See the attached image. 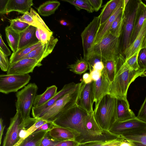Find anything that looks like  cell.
Instances as JSON below:
<instances>
[{"label":"cell","instance_id":"obj_53","mask_svg":"<svg viewBox=\"0 0 146 146\" xmlns=\"http://www.w3.org/2000/svg\"><path fill=\"white\" fill-rule=\"evenodd\" d=\"M5 126L3 125V119L1 118L0 119V145L2 142V137L3 134V131L5 128Z\"/></svg>","mask_w":146,"mask_h":146},{"label":"cell","instance_id":"obj_37","mask_svg":"<svg viewBox=\"0 0 146 146\" xmlns=\"http://www.w3.org/2000/svg\"><path fill=\"white\" fill-rule=\"evenodd\" d=\"M30 13L35 20L37 28L46 31H51L38 14L33 8H31Z\"/></svg>","mask_w":146,"mask_h":146},{"label":"cell","instance_id":"obj_50","mask_svg":"<svg viewBox=\"0 0 146 146\" xmlns=\"http://www.w3.org/2000/svg\"><path fill=\"white\" fill-rule=\"evenodd\" d=\"M93 81H95L98 80L102 75V72L100 71L92 70L90 73Z\"/></svg>","mask_w":146,"mask_h":146},{"label":"cell","instance_id":"obj_36","mask_svg":"<svg viewBox=\"0 0 146 146\" xmlns=\"http://www.w3.org/2000/svg\"><path fill=\"white\" fill-rule=\"evenodd\" d=\"M10 26L15 31L21 33L25 30L30 25L21 21L18 17L10 20Z\"/></svg>","mask_w":146,"mask_h":146},{"label":"cell","instance_id":"obj_32","mask_svg":"<svg viewBox=\"0 0 146 146\" xmlns=\"http://www.w3.org/2000/svg\"><path fill=\"white\" fill-rule=\"evenodd\" d=\"M103 62L104 66V70L111 83L113 81L118 71L117 58L114 59L104 60Z\"/></svg>","mask_w":146,"mask_h":146},{"label":"cell","instance_id":"obj_40","mask_svg":"<svg viewBox=\"0 0 146 146\" xmlns=\"http://www.w3.org/2000/svg\"><path fill=\"white\" fill-rule=\"evenodd\" d=\"M10 63L8 57L0 50V67L1 70L4 72L8 71Z\"/></svg>","mask_w":146,"mask_h":146},{"label":"cell","instance_id":"obj_43","mask_svg":"<svg viewBox=\"0 0 146 146\" xmlns=\"http://www.w3.org/2000/svg\"><path fill=\"white\" fill-rule=\"evenodd\" d=\"M136 117L139 119L146 123V96Z\"/></svg>","mask_w":146,"mask_h":146},{"label":"cell","instance_id":"obj_54","mask_svg":"<svg viewBox=\"0 0 146 146\" xmlns=\"http://www.w3.org/2000/svg\"><path fill=\"white\" fill-rule=\"evenodd\" d=\"M8 0H0V10L1 14H4V10L6 4Z\"/></svg>","mask_w":146,"mask_h":146},{"label":"cell","instance_id":"obj_41","mask_svg":"<svg viewBox=\"0 0 146 146\" xmlns=\"http://www.w3.org/2000/svg\"><path fill=\"white\" fill-rule=\"evenodd\" d=\"M137 59L139 68L146 70V48H142L140 49Z\"/></svg>","mask_w":146,"mask_h":146},{"label":"cell","instance_id":"obj_42","mask_svg":"<svg viewBox=\"0 0 146 146\" xmlns=\"http://www.w3.org/2000/svg\"><path fill=\"white\" fill-rule=\"evenodd\" d=\"M19 19L21 21L37 28L34 18L29 12L25 13L23 15L20 17Z\"/></svg>","mask_w":146,"mask_h":146},{"label":"cell","instance_id":"obj_59","mask_svg":"<svg viewBox=\"0 0 146 146\" xmlns=\"http://www.w3.org/2000/svg\"><path fill=\"white\" fill-rule=\"evenodd\" d=\"M141 77H146V71H145L144 72H143L141 75Z\"/></svg>","mask_w":146,"mask_h":146},{"label":"cell","instance_id":"obj_60","mask_svg":"<svg viewBox=\"0 0 146 146\" xmlns=\"http://www.w3.org/2000/svg\"><path fill=\"white\" fill-rule=\"evenodd\" d=\"M144 135H146V133H145V134H144Z\"/></svg>","mask_w":146,"mask_h":146},{"label":"cell","instance_id":"obj_39","mask_svg":"<svg viewBox=\"0 0 146 146\" xmlns=\"http://www.w3.org/2000/svg\"><path fill=\"white\" fill-rule=\"evenodd\" d=\"M139 50L135 53L127 60L125 62L128 66L132 69L137 70L139 68L138 62V56Z\"/></svg>","mask_w":146,"mask_h":146},{"label":"cell","instance_id":"obj_31","mask_svg":"<svg viewBox=\"0 0 146 146\" xmlns=\"http://www.w3.org/2000/svg\"><path fill=\"white\" fill-rule=\"evenodd\" d=\"M47 131L33 133L23 140L17 146H40L42 139Z\"/></svg>","mask_w":146,"mask_h":146},{"label":"cell","instance_id":"obj_55","mask_svg":"<svg viewBox=\"0 0 146 146\" xmlns=\"http://www.w3.org/2000/svg\"><path fill=\"white\" fill-rule=\"evenodd\" d=\"M130 141L131 142L132 146H146V145L139 142Z\"/></svg>","mask_w":146,"mask_h":146},{"label":"cell","instance_id":"obj_26","mask_svg":"<svg viewBox=\"0 0 146 146\" xmlns=\"http://www.w3.org/2000/svg\"><path fill=\"white\" fill-rule=\"evenodd\" d=\"M121 0H111L103 6L100 16V26L104 23L112 15Z\"/></svg>","mask_w":146,"mask_h":146},{"label":"cell","instance_id":"obj_49","mask_svg":"<svg viewBox=\"0 0 146 146\" xmlns=\"http://www.w3.org/2000/svg\"><path fill=\"white\" fill-rule=\"evenodd\" d=\"M104 68L103 60H101L96 62L94 64L92 67V70H95L102 72Z\"/></svg>","mask_w":146,"mask_h":146},{"label":"cell","instance_id":"obj_13","mask_svg":"<svg viewBox=\"0 0 146 146\" xmlns=\"http://www.w3.org/2000/svg\"><path fill=\"white\" fill-rule=\"evenodd\" d=\"M77 84L72 82L64 86L62 89L52 99L44 105L38 107H33L32 114L34 118L40 119L60 98L70 92L76 86Z\"/></svg>","mask_w":146,"mask_h":146},{"label":"cell","instance_id":"obj_19","mask_svg":"<svg viewBox=\"0 0 146 146\" xmlns=\"http://www.w3.org/2000/svg\"><path fill=\"white\" fill-rule=\"evenodd\" d=\"M110 84L103 70L100 78L94 81V102L95 103V106L104 96L108 94Z\"/></svg>","mask_w":146,"mask_h":146},{"label":"cell","instance_id":"obj_11","mask_svg":"<svg viewBox=\"0 0 146 146\" xmlns=\"http://www.w3.org/2000/svg\"><path fill=\"white\" fill-rule=\"evenodd\" d=\"M23 120L20 113L17 111L15 115L10 119L4 139L3 146H16L19 140V133L23 127Z\"/></svg>","mask_w":146,"mask_h":146},{"label":"cell","instance_id":"obj_29","mask_svg":"<svg viewBox=\"0 0 146 146\" xmlns=\"http://www.w3.org/2000/svg\"><path fill=\"white\" fill-rule=\"evenodd\" d=\"M60 5V2L57 0L47 1L39 6L38 11L42 16H48L54 14Z\"/></svg>","mask_w":146,"mask_h":146},{"label":"cell","instance_id":"obj_52","mask_svg":"<svg viewBox=\"0 0 146 146\" xmlns=\"http://www.w3.org/2000/svg\"><path fill=\"white\" fill-rule=\"evenodd\" d=\"M123 139L121 142L119 146H132L131 142L123 137Z\"/></svg>","mask_w":146,"mask_h":146},{"label":"cell","instance_id":"obj_27","mask_svg":"<svg viewBox=\"0 0 146 146\" xmlns=\"http://www.w3.org/2000/svg\"><path fill=\"white\" fill-rule=\"evenodd\" d=\"M5 31L8 44L13 52L15 53L18 49L20 33L14 31L10 26L5 28Z\"/></svg>","mask_w":146,"mask_h":146},{"label":"cell","instance_id":"obj_7","mask_svg":"<svg viewBox=\"0 0 146 146\" xmlns=\"http://www.w3.org/2000/svg\"><path fill=\"white\" fill-rule=\"evenodd\" d=\"M138 0H129L123 11L122 38L120 46L122 54L129 45L131 36L133 30Z\"/></svg>","mask_w":146,"mask_h":146},{"label":"cell","instance_id":"obj_57","mask_svg":"<svg viewBox=\"0 0 146 146\" xmlns=\"http://www.w3.org/2000/svg\"><path fill=\"white\" fill-rule=\"evenodd\" d=\"M146 48V32L143 42L141 48Z\"/></svg>","mask_w":146,"mask_h":146},{"label":"cell","instance_id":"obj_46","mask_svg":"<svg viewBox=\"0 0 146 146\" xmlns=\"http://www.w3.org/2000/svg\"><path fill=\"white\" fill-rule=\"evenodd\" d=\"M94 11L97 12L101 7L103 1L102 0H88Z\"/></svg>","mask_w":146,"mask_h":146},{"label":"cell","instance_id":"obj_35","mask_svg":"<svg viewBox=\"0 0 146 146\" xmlns=\"http://www.w3.org/2000/svg\"><path fill=\"white\" fill-rule=\"evenodd\" d=\"M74 6L78 10L83 9L86 10L89 13H92L94 10L89 3L88 0H62Z\"/></svg>","mask_w":146,"mask_h":146},{"label":"cell","instance_id":"obj_15","mask_svg":"<svg viewBox=\"0 0 146 146\" xmlns=\"http://www.w3.org/2000/svg\"><path fill=\"white\" fill-rule=\"evenodd\" d=\"M58 39L52 36L46 43L36 48L21 59L33 58L41 63L42 60L50 54L58 42Z\"/></svg>","mask_w":146,"mask_h":146},{"label":"cell","instance_id":"obj_24","mask_svg":"<svg viewBox=\"0 0 146 146\" xmlns=\"http://www.w3.org/2000/svg\"><path fill=\"white\" fill-rule=\"evenodd\" d=\"M36 28L30 25L25 30L20 33V37L18 50L40 42L36 35Z\"/></svg>","mask_w":146,"mask_h":146},{"label":"cell","instance_id":"obj_2","mask_svg":"<svg viewBox=\"0 0 146 146\" xmlns=\"http://www.w3.org/2000/svg\"><path fill=\"white\" fill-rule=\"evenodd\" d=\"M88 114L76 104L61 113L53 123L56 126L71 129L79 133L80 143L94 141L85 128V121Z\"/></svg>","mask_w":146,"mask_h":146},{"label":"cell","instance_id":"obj_9","mask_svg":"<svg viewBox=\"0 0 146 146\" xmlns=\"http://www.w3.org/2000/svg\"><path fill=\"white\" fill-rule=\"evenodd\" d=\"M31 76L29 74L23 75H0V92L5 94L18 92L29 82Z\"/></svg>","mask_w":146,"mask_h":146},{"label":"cell","instance_id":"obj_34","mask_svg":"<svg viewBox=\"0 0 146 146\" xmlns=\"http://www.w3.org/2000/svg\"><path fill=\"white\" fill-rule=\"evenodd\" d=\"M123 11L116 17L112 23L108 31L118 38L121 36L123 26Z\"/></svg>","mask_w":146,"mask_h":146},{"label":"cell","instance_id":"obj_28","mask_svg":"<svg viewBox=\"0 0 146 146\" xmlns=\"http://www.w3.org/2000/svg\"><path fill=\"white\" fill-rule=\"evenodd\" d=\"M41 42L18 50L15 53H13L9 59L10 64H12L21 60L33 50L42 44Z\"/></svg>","mask_w":146,"mask_h":146},{"label":"cell","instance_id":"obj_6","mask_svg":"<svg viewBox=\"0 0 146 146\" xmlns=\"http://www.w3.org/2000/svg\"><path fill=\"white\" fill-rule=\"evenodd\" d=\"M38 89L35 83H30L16 94V111L20 113L24 121L31 117L30 111L33 106Z\"/></svg>","mask_w":146,"mask_h":146},{"label":"cell","instance_id":"obj_58","mask_svg":"<svg viewBox=\"0 0 146 146\" xmlns=\"http://www.w3.org/2000/svg\"><path fill=\"white\" fill-rule=\"evenodd\" d=\"M60 23L61 24L64 26H68L69 25L68 23L64 20H61Z\"/></svg>","mask_w":146,"mask_h":146},{"label":"cell","instance_id":"obj_20","mask_svg":"<svg viewBox=\"0 0 146 146\" xmlns=\"http://www.w3.org/2000/svg\"><path fill=\"white\" fill-rule=\"evenodd\" d=\"M116 120L123 121L136 117L133 111L130 109L127 99H116Z\"/></svg>","mask_w":146,"mask_h":146},{"label":"cell","instance_id":"obj_18","mask_svg":"<svg viewBox=\"0 0 146 146\" xmlns=\"http://www.w3.org/2000/svg\"><path fill=\"white\" fill-rule=\"evenodd\" d=\"M85 127L88 134L93 141L106 140L103 137L107 132L99 125L95 119L94 113H88L86 119Z\"/></svg>","mask_w":146,"mask_h":146},{"label":"cell","instance_id":"obj_16","mask_svg":"<svg viewBox=\"0 0 146 146\" xmlns=\"http://www.w3.org/2000/svg\"><path fill=\"white\" fill-rule=\"evenodd\" d=\"M50 135L54 139L60 141L75 140L80 143V134L73 129L55 125L49 131Z\"/></svg>","mask_w":146,"mask_h":146},{"label":"cell","instance_id":"obj_51","mask_svg":"<svg viewBox=\"0 0 146 146\" xmlns=\"http://www.w3.org/2000/svg\"><path fill=\"white\" fill-rule=\"evenodd\" d=\"M82 81L85 84L90 83L93 81L90 74L88 73L84 74Z\"/></svg>","mask_w":146,"mask_h":146},{"label":"cell","instance_id":"obj_30","mask_svg":"<svg viewBox=\"0 0 146 146\" xmlns=\"http://www.w3.org/2000/svg\"><path fill=\"white\" fill-rule=\"evenodd\" d=\"M123 137L120 136L109 140L88 141L80 143L77 146H119Z\"/></svg>","mask_w":146,"mask_h":146},{"label":"cell","instance_id":"obj_4","mask_svg":"<svg viewBox=\"0 0 146 146\" xmlns=\"http://www.w3.org/2000/svg\"><path fill=\"white\" fill-rule=\"evenodd\" d=\"M82 84L77 83L74 89L59 98L40 119L53 122L63 112L76 105Z\"/></svg>","mask_w":146,"mask_h":146},{"label":"cell","instance_id":"obj_47","mask_svg":"<svg viewBox=\"0 0 146 146\" xmlns=\"http://www.w3.org/2000/svg\"><path fill=\"white\" fill-rule=\"evenodd\" d=\"M0 50L7 56L11 54V52L4 42L1 34H0Z\"/></svg>","mask_w":146,"mask_h":146},{"label":"cell","instance_id":"obj_1","mask_svg":"<svg viewBox=\"0 0 146 146\" xmlns=\"http://www.w3.org/2000/svg\"><path fill=\"white\" fill-rule=\"evenodd\" d=\"M119 68L113 81L110 83L108 94L116 99H127V93L131 84L146 70L139 68L137 70L131 69L123 56Z\"/></svg>","mask_w":146,"mask_h":146},{"label":"cell","instance_id":"obj_3","mask_svg":"<svg viewBox=\"0 0 146 146\" xmlns=\"http://www.w3.org/2000/svg\"><path fill=\"white\" fill-rule=\"evenodd\" d=\"M116 98L107 94L100 100L94 110L97 123L107 133H109V130L116 120Z\"/></svg>","mask_w":146,"mask_h":146},{"label":"cell","instance_id":"obj_5","mask_svg":"<svg viewBox=\"0 0 146 146\" xmlns=\"http://www.w3.org/2000/svg\"><path fill=\"white\" fill-rule=\"evenodd\" d=\"M120 53V38L115 36L108 31L94 45L92 54L100 57L104 61L115 59Z\"/></svg>","mask_w":146,"mask_h":146},{"label":"cell","instance_id":"obj_38","mask_svg":"<svg viewBox=\"0 0 146 146\" xmlns=\"http://www.w3.org/2000/svg\"><path fill=\"white\" fill-rule=\"evenodd\" d=\"M62 141L56 140L50 135L49 131H47L41 141L40 146H54L60 142Z\"/></svg>","mask_w":146,"mask_h":146},{"label":"cell","instance_id":"obj_10","mask_svg":"<svg viewBox=\"0 0 146 146\" xmlns=\"http://www.w3.org/2000/svg\"><path fill=\"white\" fill-rule=\"evenodd\" d=\"M100 16L95 17L81 33L83 58L87 61L92 52L94 42L100 26Z\"/></svg>","mask_w":146,"mask_h":146},{"label":"cell","instance_id":"obj_23","mask_svg":"<svg viewBox=\"0 0 146 146\" xmlns=\"http://www.w3.org/2000/svg\"><path fill=\"white\" fill-rule=\"evenodd\" d=\"M146 32V19L138 35L133 42L124 51L122 54L126 60L141 49Z\"/></svg>","mask_w":146,"mask_h":146},{"label":"cell","instance_id":"obj_48","mask_svg":"<svg viewBox=\"0 0 146 146\" xmlns=\"http://www.w3.org/2000/svg\"><path fill=\"white\" fill-rule=\"evenodd\" d=\"M79 143L74 140L62 141L54 146H77Z\"/></svg>","mask_w":146,"mask_h":146},{"label":"cell","instance_id":"obj_14","mask_svg":"<svg viewBox=\"0 0 146 146\" xmlns=\"http://www.w3.org/2000/svg\"><path fill=\"white\" fill-rule=\"evenodd\" d=\"M42 65L35 59L26 58L10 64L7 71L8 75H23L32 72L35 68Z\"/></svg>","mask_w":146,"mask_h":146},{"label":"cell","instance_id":"obj_33","mask_svg":"<svg viewBox=\"0 0 146 146\" xmlns=\"http://www.w3.org/2000/svg\"><path fill=\"white\" fill-rule=\"evenodd\" d=\"M67 68L74 73L81 75L89 69V65L87 61L81 57L74 63L69 65Z\"/></svg>","mask_w":146,"mask_h":146},{"label":"cell","instance_id":"obj_17","mask_svg":"<svg viewBox=\"0 0 146 146\" xmlns=\"http://www.w3.org/2000/svg\"><path fill=\"white\" fill-rule=\"evenodd\" d=\"M146 19V5L141 0H138L134 26L131 36L129 46L136 39Z\"/></svg>","mask_w":146,"mask_h":146},{"label":"cell","instance_id":"obj_25","mask_svg":"<svg viewBox=\"0 0 146 146\" xmlns=\"http://www.w3.org/2000/svg\"><path fill=\"white\" fill-rule=\"evenodd\" d=\"M57 87L55 85L47 87L42 94L36 95L35 98L33 107H38L47 103L57 93Z\"/></svg>","mask_w":146,"mask_h":146},{"label":"cell","instance_id":"obj_21","mask_svg":"<svg viewBox=\"0 0 146 146\" xmlns=\"http://www.w3.org/2000/svg\"><path fill=\"white\" fill-rule=\"evenodd\" d=\"M32 0H8L6 4L4 14L17 11L24 14L30 11L33 5Z\"/></svg>","mask_w":146,"mask_h":146},{"label":"cell","instance_id":"obj_44","mask_svg":"<svg viewBox=\"0 0 146 146\" xmlns=\"http://www.w3.org/2000/svg\"><path fill=\"white\" fill-rule=\"evenodd\" d=\"M38 28L40 35L41 42L43 44L46 43L53 36V32L52 31H46Z\"/></svg>","mask_w":146,"mask_h":146},{"label":"cell","instance_id":"obj_22","mask_svg":"<svg viewBox=\"0 0 146 146\" xmlns=\"http://www.w3.org/2000/svg\"><path fill=\"white\" fill-rule=\"evenodd\" d=\"M123 0H121L112 15L102 25L99 26L94 42V45L99 42L108 32L113 21L123 11Z\"/></svg>","mask_w":146,"mask_h":146},{"label":"cell","instance_id":"obj_56","mask_svg":"<svg viewBox=\"0 0 146 146\" xmlns=\"http://www.w3.org/2000/svg\"><path fill=\"white\" fill-rule=\"evenodd\" d=\"M36 35L39 41L41 42L40 35L39 30L38 28H37L36 29Z\"/></svg>","mask_w":146,"mask_h":146},{"label":"cell","instance_id":"obj_45","mask_svg":"<svg viewBox=\"0 0 146 146\" xmlns=\"http://www.w3.org/2000/svg\"><path fill=\"white\" fill-rule=\"evenodd\" d=\"M55 125L53 122L48 121L38 128L33 133L41 131H48L53 129Z\"/></svg>","mask_w":146,"mask_h":146},{"label":"cell","instance_id":"obj_8","mask_svg":"<svg viewBox=\"0 0 146 146\" xmlns=\"http://www.w3.org/2000/svg\"><path fill=\"white\" fill-rule=\"evenodd\" d=\"M146 123L136 118L123 121H116L109 131L113 135L125 137L144 135Z\"/></svg>","mask_w":146,"mask_h":146},{"label":"cell","instance_id":"obj_12","mask_svg":"<svg viewBox=\"0 0 146 146\" xmlns=\"http://www.w3.org/2000/svg\"><path fill=\"white\" fill-rule=\"evenodd\" d=\"M82 85L76 105L88 113H94L93 106L94 102V81L85 84L82 81Z\"/></svg>","mask_w":146,"mask_h":146}]
</instances>
